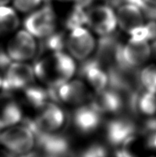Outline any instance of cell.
<instances>
[{
	"instance_id": "cell-1",
	"label": "cell",
	"mask_w": 156,
	"mask_h": 157,
	"mask_svg": "<svg viewBox=\"0 0 156 157\" xmlns=\"http://www.w3.org/2000/svg\"><path fill=\"white\" fill-rule=\"evenodd\" d=\"M35 77L47 87H57L72 79L77 71L76 60L66 51L40 54L33 65Z\"/></svg>"
},
{
	"instance_id": "cell-2",
	"label": "cell",
	"mask_w": 156,
	"mask_h": 157,
	"mask_svg": "<svg viewBox=\"0 0 156 157\" xmlns=\"http://www.w3.org/2000/svg\"><path fill=\"white\" fill-rule=\"evenodd\" d=\"M0 145L13 155L25 156L36 147V135L29 125L21 122L0 130Z\"/></svg>"
},
{
	"instance_id": "cell-3",
	"label": "cell",
	"mask_w": 156,
	"mask_h": 157,
	"mask_svg": "<svg viewBox=\"0 0 156 157\" xmlns=\"http://www.w3.org/2000/svg\"><path fill=\"white\" fill-rule=\"evenodd\" d=\"M67 115L64 109L57 102L49 101L36 110L34 119H23L37 133H59L66 124Z\"/></svg>"
},
{
	"instance_id": "cell-4",
	"label": "cell",
	"mask_w": 156,
	"mask_h": 157,
	"mask_svg": "<svg viewBox=\"0 0 156 157\" xmlns=\"http://www.w3.org/2000/svg\"><path fill=\"white\" fill-rule=\"evenodd\" d=\"M24 28L35 38H46L57 30V17L53 8L47 3L34 10L24 20Z\"/></svg>"
},
{
	"instance_id": "cell-5",
	"label": "cell",
	"mask_w": 156,
	"mask_h": 157,
	"mask_svg": "<svg viewBox=\"0 0 156 157\" xmlns=\"http://www.w3.org/2000/svg\"><path fill=\"white\" fill-rule=\"evenodd\" d=\"M5 49L11 61L27 62L37 57L40 47L36 38L24 29L13 33Z\"/></svg>"
},
{
	"instance_id": "cell-6",
	"label": "cell",
	"mask_w": 156,
	"mask_h": 157,
	"mask_svg": "<svg viewBox=\"0 0 156 157\" xmlns=\"http://www.w3.org/2000/svg\"><path fill=\"white\" fill-rule=\"evenodd\" d=\"M33 66L28 62L12 61L3 75L2 90L16 93L35 82Z\"/></svg>"
},
{
	"instance_id": "cell-7",
	"label": "cell",
	"mask_w": 156,
	"mask_h": 157,
	"mask_svg": "<svg viewBox=\"0 0 156 157\" xmlns=\"http://www.w3.org/2000/svg\"><path fill=\"white\" fill-rule=\"evenodd\" d=\"M96 45L93 34L85 26L69 30L66 37L67 52L77 61L88 59L96 50Z\"/></svg>"
},
{
	"instance_id": "cell-8",
	"label": "cell",
	"mask_w": 156,
	"mask_h": 157,
	"mask_svg": "<svg viewBox=\"0 0 156 157\" xmlns=\"http://www.w3.org/2000/svg\"><path fill=\"white\" fill-rule=\"evenodd\" d=\"M86 25L100 36L113 34L118 26L117 15L108 4H98L86 10Z\"/></svg>"
},
{
	"instance_id": "cell-9",
	"label": "cell",
	"mask_w": 156,
	"mask_h": 157,
	"mask_svg": "<svg viewBox=\"0 0 156 157\" xmlns=\"http://www.w3.org/2000/svg\"><path fill=\"white\" fill-rule=\"evenodd\" d=\"M52 100L57 103L69 105L80 106L86 100L91 99V95L86 83L80 79H70L57 87H50Z\"/></svg>"
},
{
	"instance_id": "cell-10",
	"label": "cell",
	"mask_w": 156,
	"mask_h": 157,
	"mask_svg": "<svg viewBox=\"0 0 156 157\" xmlns=\"http://www.w3.org/2000/svg\"><path fill=\"white\" fill-rule=\"evenodd\" d=\"M152 47L148 40L131 36L122 46L121 61L118 66L138 69L150 59Z\"/></svg>"
},
{
	"instance_id": "cell-11",
	"label": "cell",
	"mask_w": 156,
	"mask_h": 157,
	"mask_svg": "<svg viewBox=\"0 0 156 157\" xmlns=\"http://www.w3.org/2000/svg\"><path fill=\"white\" fill-rule=\"evenodd\" d=\"M35 135L40 157H67L70 153L69 141L59 133L39 132Z\"/></svg>"
},
{
	"instance_id": "cell-12",
	"label": "cell",
	"mask_w": 156,
	"mask_h": 157,
	"mask_svg": "<svg viewBox=\"0 0 156 157\" xmlns=\"http://www.w3.org/2000/svg\"><path fill=\"white\" fill-rule=\"evenodd\" d=\"M122 45L113 34L100 36L96 45L94 57L106 71L111 67L118 66L121 61Z\"/></svg>"
},
{
	"instance_id": "cell-13",
	"label": "cell",
	"mask_w": 156,
	"mask_h": 157,
	"mask_svg": "<svg viewBox=\"0 0 156 157\" xmlns=\"http://www.w3.org/2000/svg\"><path fill=\"white\" fill-rule=\"evenodd\" d=\"M24 119V107L18 98L10 92L0 93V130L18 124Z\"/></svg>"
},
{
	"instance_id": "cell-14",
	"label": "cell",
	"mask_w": 156,
	"mask_h": 157,
	"mask_svg": "<svg viewBox=\"0 0 156 157\" xmlns=\"http://www.w3.org/2000/svg\"><path fill=\"white\" fill-rule=\"evenodd\" d=\"M136 126L127 118H118L110 120L106 126V136L114 146L129 144L134 139Z\"/></svg>"
},
{
	"instance_id": "cell-15",
	"label": "cell",
	"mask_w": 156,
	"mask_h": 157,
	"mask_svg": "<svg viewBox=\"0 0 156 157\" xmlns=\"http://www.w3.org/2000/svg\"><path fill=\"white\" fill-rule=\"evenodd\" d=\"M118 25L120 29L133 35L144 25V15L139 8L132 3H124L118 7L116 12Z\"/></svg>"
},
{
	"instance_id": "cell-16",
	"label": "cell",
	"mask_w": 156,
	"mask_h": 157,
	"mask_svg": "<svg viewBox=\"0 0 156 157\" xmlns=\"http://www.w3.org/2000/svg\"><path fill=\"white\" fill-rule=\"evenodd\" d=\"M80 76L96 91L105 89L108 86V75L107 71L95 57L82 61Z\"/></svg>"
},
{
	"instance_id": "cell-17",
	"label": "cell",
	"mask_w": 156,
	"mask_h": 157,
	"mask_svg": "<svg viewBox=\"0 0 156 157\" xmlns=\"http://www.w3.org/2000/svg\"><path fill=\"white\" fill-rule=\"evenodd\" d=\"M90 100V104L100 113H116L124 107L123 97L109 87L96 91Z\"/></svg>"
},
{
	"instance_id": "cell-18",
	"label": "cell",
	"mask_w": 156,
	"mask_h": 157,
	"mask_svg": "<svg viewBox=\"0 0 156 157\" xmlns=\"http://www.w3.org/2000/svg\"><path fill=\"white\" fill-rule=\"evenodd\" d=\"M72 123L79 132L90 134L99 127L101 124V113L91 104H82L73 112Z\"/></svg>"
},
{
	"instance_id": "cell-19",
	"label": "cell",
	"mask_w": 156,
	"mask_h": 157,
	"mask_svg": "<svg viewBox=\"0 0 156 157\" xmlns=\"http://www.w3.org/2000/svg\"><path fill=\"white\" fill-rule=\"evenodd\" d=\"M13 94L18 95L16 97L23 107L27 106L35 110L40 109L49 101H53L50 87L39 85L35 82Z\"/></svg>"
},
{
	"instance_id": "cell-20",
	"label": "cell",
	"mask_w": 156,
	"mask_h": 157,
	"mask_svg": "<svg viewBox=\"0 0 156 157\" xmlns=\"http://www.w3.org/2000/svg\"><path fill=\"white\" fill-rule=\"evenodd\" d=\"M20 25L18 12L9 5L0 6V38L12 35Z\"/></svg>"
},
{
	"instance_id": "cell-21",
	"label": "cell",
	"mask_w": 156,
	"mask_h": 157,
	"mask_svg": "<svg viewBox=\"0 0 156 157\" xmlns=\"http://www.w3.org/2000/svg\"><path fill=\"white\" fill-rule=\"evenodd\" d=\"M66 37L63 32L55 30L46 38L42 39L39 54L66 51Z\"/></svg>"
},
{
	"instance_id": "cell-22",
	"label": "cell",
	"mask_w": 156,
	"mask_h": 157,
	"mask_svg": "<svg viewBox=\"0 0 156 157\" xmlns=\"http://www.w3.org/2000/svg\"><path fill=\"white\" fill-rule=\"evenodd\" d=\"M136 110L142 114L153 116L156 113V93L141 89L136 100Z\"/></svg>"
},
{
	"instance_id": "cell-23",
	"label": "cell",
	"mask_w": 156,
	"mask_h": 157,
	"mask_svg": "<svg viewBox=\"0 0 156 157\" xmlns=\"http://www.w3.org/2000/svg\"><path fill=\"white\" fill-rule=\"evenodd\" d=\"M64 25L67 31L77 27L86 25V10L73 6L72 10L67 13L65 18Z\"/></svg>"
},
{
	"instance_id": "cell-24",
	"label": "cell",
	"mask_w": 156,
	"mask_h": 157,
	"mask_svg": "<svg viewBox=\"0 0 156 157\" xmlns=\"http://www.w3.org/2000/svg\"><path fill=\"white\" fill-rule=\"evenodd\" d=\"M142 89L156 93V65H150L143 67L139 75Z\"/></svg>"
},
{
	"instance_id": "cell-25",
	"label": "cell",
	"mask_w": 156,
	"mask_h": 157,
	"mask_svg": "<svg viewBox=\"0 0 156 157\" xmlns=\"http://www.w3.org/2000/svg\"><path fill=\"white\" fill-rule=\"evenodd\" d=\"M45 0H12L13 8L22 13H29L45 3Z\"/></svg>"
},
{
	"instance_id": "cell-26",
	"label": "cell",
	"mask_w": 156,
	"mask_h": 157,
	"mask_svg": "<svg viewBox=\"0 0 156 157\" xmlns=\"http://www.w3.org/2000/svg\"><path fill=\"white\" fill-rule=\"evenodd\" d=\"M80 157H108V151L102 144H94L82 151Z\"/></svg>"
},
{
	"instance_id": "cell-27",
	"label": "cell",
	"mask_w": 156,
	"mask_h": 157,
	"mask_svg": "<svg viewBox=\"0 0 156 157\" xmlns=\"http://www.w3.org/2000/svg\"><path fill=\"white\" fill-rule=\"evenodd\" d=\"M143 133L149 136L156 132V118H150L144 122L143 125Z\"/></svg>"
},
{
	"instance_id": "cell-28",
	"label": "cell",
	"mask_w": 156,
	"mask_h": 157,
	"mask_svg": "<svg viewBox=\"0 0 156 157\" xmlns=\"http://www.w3.org/2000/svg\"><path fill=\"white\" fill-rule=\"evenodd\" d=\"M11 62L12 61L7 54L6 49H4L2 45H0V69L5 70Z\"/></svg>"
},
{
	"instance_id": "cell-29",
	"label": "cell",
	"mask_w": 156,
	"mask_h": 157,
	"mask_svg": "<svg viewBox=\"0 0 156 157\" xmlns=\"http://www.w3.org/2000/svg\"><path fill=\"white\" fill-rule=\"evenodd\" d=\"M94 1L95 0H73L72 2L74 3V6L78 7L82 10H87L91 7Z\"/></svg>"
},
{
	"instance_id": "cell-30",
	"label": "cell",
	"mask_w": 156,
	"mask_h": 157,
	"mask_svg": "<svg viewBox=\"0 0 156 157\" xmlns=\"http://www.w3.org/2000/svg\"><path fill=\"white\" fill-rule=\"evenodd\" d=\"M148 145L150 148L156 149V132L148 136Z\"/></svg>"
},
{
	"instance_id": "cell-31",
	"label": "cell",
	"mask_w": 156,
	"mask_h": 157,
	"mask_svg": "<svg viewBox=\"0 0 156 157\" xmlns=\"http://www.w3.org/2000/svg\"><path fill=\"white\" fill-rule=\"evenodd\" d=\"M116 157H134L125 150H120L116 152Z\"/></svg>"
},
{
	"instance_id": "cell-32",
	"label": "cell",
	"mask_w": 156,
	"mask_h": 157,
	"mask_svg": "<svg viewBox=\"0 0 156 157\" xmlns=\"http://www.w3.org/2000/svg\"><path fill=\"white\" fill-rule=\"evenodd\" d=\"M14 155L12 154H10L9 153L8 151H4V152H2V153H0V157H13Z\"/></svg>"
},
{
	"instance_id": "cell-33",
	"label": "cell",
	"mask_w": 156,
	"mask_h": 157,
	"mask_svg": "<svg viewBox=\"0 0 156 157\" xmlns=\"http://www.w3.org/2000/svg\"><path fill=\"white\" fill-rule=\"evenodd\" d=\"M10 2H12V0H0V6L1 5H8Z\"/></svg>"
},
{
	"instance_id": "cell-34",
	"label": "cell",
	"mask_w": 156,
	"mask_h": 157,
	"mask_svg": "<svg viewBox=\"0 0 156 157\" xmlns=\"http://www.w3.org/2000/svg\"><path fill=\"white\" fill-rule=\"evenodd\" d=\"M146 3H150V4H151V5H154V6H156V0H144Z\"/></svg>"
},
{
	"instance_id": "cell-35",
	"label": "cell",
	"mask_w": 156,
	"mask_h": 157,
	"mask_svg": "<svg viewBox=\"0 0 156 157\" xmlns=\"http://www.w3.org/2000/svg\"><path fill=\"white\" fill-rule=\"evenodd\" d=\"M152 52H154V54H155V56H156V40H154L153 46H152Z\"/></svg>"
},
{
	"instance_id": "cell-36",
	"label": "cell",
	"mask_w": 156,
	"mask_h": 157,
	"mask_svg": "<svg viewBox=\"0 0 156 157\" xmlns=\"http://www.w3.org/2000/svg\"><path fill=\"white\" fill-rule=\"evenodd\" d=\"M54 1L60 2V3H67V2H71V1H73V0H54Z\"/></svg>"
},
{
	"instance_id": "cell-37",
	"label": "cell",
	"mask_w": 156,
	"mask_h": 157,
	"mask_svg": "<svg viewBox=\"0 0 156 157\" xmlns=\"http://www.w3.org/2000/svg\"><path fill=\"white\" fill-rule=\"evenodd\" d=\"M2 84H3V75L0 73V89H2Z\"/></svg>"
}]
</instances>
